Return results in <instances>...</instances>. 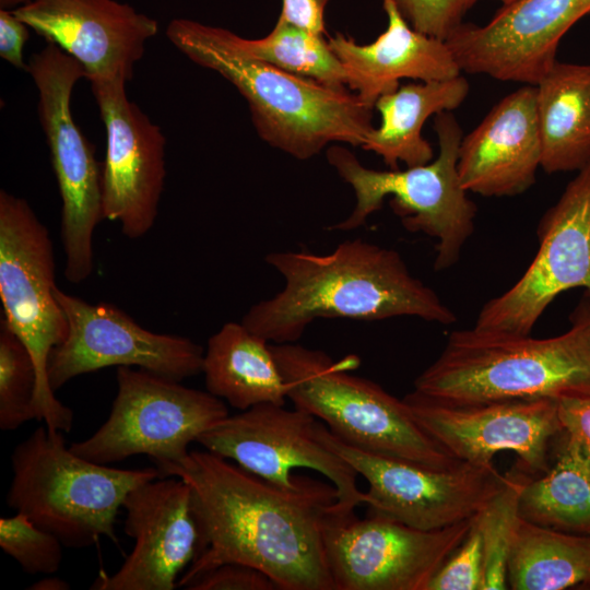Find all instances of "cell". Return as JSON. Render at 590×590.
Instances as JSON below:
<instances>
[{
  "label": "cell",
  "instance_id": "1",
  "mask_svg": "<svg viewBox=\"0 0 590 590\" xmlns=\"http://www.w3.org/2000/svg\"><path fill=\"white\" fill-rule=\"evenodd\" d=\"M158 472L189 485L199 529L197 555L177 586L237 563L261 570L279 590H334L323 544L338 502L330 482L297 474L292 486L278 485L208 450Z\"/></svg>",
  "mask_w": 590,
  "mask_h": 590
},
{
  "label": "cell",
  "instance_id": "2",
  "mask_svg": "<svg viewBox=\"0 0 590 590\" xmlns=\"http://www.w3.org/2000/svg\"><path fill=\"white\" fill-rule=\"evenodd\" d=\"M266 262L283 276L284 287L252 305L241 323L274 344L295 343L318 318L457 321L438 295L412 275L398 251L361 238L344 240L327 255L273 251Z\"/></svg>",
  "mask_w": 590,
  "mask_h": 590
},
{
  "label": "cell",
  "instance_id": "3",
  "mask_svg": "<svg viewBox=\"0 0 590 590\" xmlns=\"http://www.w3.org/2000/svg\"><path fill=\"white\" fill-rule=\"evenodd\" d=\"M233 32L174 19L168 40L187 58L233 84L246 99L259 137L298 160L328 144L363 145L374 107L347 88L338 90L253 59L238 49Z\"/></svg>",
  "mask_w": 590,
  "mask_h": 590
},
{
  "label": "cell",
  "instance_id": "4",
  "mask_svg": "<svg viewBox=\"0 0 590 590\" xmlns=\"http://www.w3.org/2000/svg\"><path fill=\"white\" fill-rule=\"evenodd\" d=\"M414 390L459 404L589 396L590 294L573 312L569 330L553 338L476 327L452 331Z\"/></svg>",
  "mask_w": 590,
  "mask_h": 590
},
{
  "label": "cell",
  "instance_id": "5",
  "mask_svg": "<svg viewBox=\"0 0 590 590\" xmlns=\"http://www.w3.org/2000/svg\"><path fill=\"white\" fill-rule=\"evenodd\" d=\"M287 386V399L321 421L342 441L367 452L448 469L461 461L415 421L404 400L350 375L357 357L341 362L296 343L271 344Z\"/></svg>",
  "mask_w": 590,
  "mask_h": 590
},
{
  "label": "cell",
  "instance_id": "6",
  "mask_svg": "<svg viewBox=\"0 0 590 590\" xmlns=\"http://www.w3.org/2000/svg\"><path fill=\"white\" fill-rule=\"evenodd\" d=\"M11 467L9 507L73 548L103 536L116 542V517L126 496L161 476L156 467L126 470L86 460L66 446L61 430L46 425L15 446Z\"/></svg>",
  "mask_w": 590,
  "mask_h": 590
},
{
  "label": "cell",
  "instance_id": "7",
  "mask_svg": "<svg viewBox=\"0 0 590 590\" xmlns=\"http://www.w3.org/2000/svg\"><path fill=\"white\" fill-rule=\"evenodd\" d=\"M434 131L438 138V156L427 164L405 169H370L349 149L329 146L327 160L352 187L356 203L347 219L328 228L351 231L365 225L369 215L390 197L391 209L408 231L437 239L434 269L441 271L456 264L474 232L477 209L458 174L462 139L458 120L450 111L437 114Z\"/></svg>",
  "mask_w": 590,
  "mask_h": 590
},
{
  "label": "cell",
  "instance_id": "8",
  "mask_svg": "<svg viewBox=\"0 0 590 590\" xmlns=\"http://www.w3.org/2000/svg\"><path fill=\"white\" fill-rule=\"evenodd\" d=\"M55 257L49 231L23 198L0 191V299L7 327L22 341L37 371L36 420L70 432L73 411L61 403L47 374L52 350L68 321L55 291Z\"/></svg>",
  "mask_w": 590,
  "mask_h": 590
},
{
  "label": "cell",
  "instance_id": "9",
  "mask_svg": "<svg viewBox=\"0 0 590 590\" xmlns=\"http://www.w3.org/2000/svg\"><path fill=\"white\" fill-rule=\"evenodd\" d=\"M117 394L107 420L70 449L109 465L145 455L156 469L182 461L191 442L228 416L222 399L209 391L128 366L117 367Z\"/></svg>",
  "mask_w": 590,
  "mask_h": 590
},
{
  "label": "cell",
  "instance_id": "10",
  "mask_svg": "<svg viewBox=\"0 0 590 590\" xmlns=\"http://www.w3.org/2000/svg\"><path fill=\"white\" fill-rule=\"evenodd\" d=\"M26 72L37 88L38 119L62 201L63 274L69 282L81 283L94 270L93 236L104 220L102 164L75 125L70 106L73 87L86 73L74 58L49 42L31 56Z\"/></svg>",
  "mask_w": 590,
  "mask_h": 590
},
{
  "label": "cell",
  "instance_id": "11",
  "mask_svg": "<svg viewBox=\"0 0 590 590\" xmlns=\"http://www.w3.org/2000/svg\"><path fill=\"white\" fill-rule=\"evenodd\" d=\"M323 423L309 413L263 403L226 416L197 440L205 450L274 484L292 486L296 469L322 474L337 489L339 511L364 504L357 472L322 437Z\"/></svg>",
  "mask_w": 590,
  "mask_h": 590
},
{
  "label": "cell",
  "instance_id": "12",
  "mask_svg": "<svg viewBox=\"0 0 590 590\" xmlns=\"http://www.w3.org/2000/svg\"><path fill=\"white\" fill-rule=\"evenodd\" d=\"M472 518L436 530L353 511L330 512L323 544L334 590H426L461 544Z\"/></svg>",
  "mask_w": 590,
  "mask_h": 590
},
{
  "label": "cell",
  "instance_id": "13",
  "mask_svg": "<svg viewBox=\"0 0 590 590\" xmlns=\"http://www.w3.org/2000/svg\"><path fill=\"white\" fill-rule=\"evenodd\" d=\"M324 440L368 483L369 515L421 530L449 527L476 516L503 489L506 474L491 464L460 462L434 469L357 449L322 425Z\"/></svg>",
  "mask_w": 590,
  "mask_h": 590
},
{
  "label": "cell",
  "instance_id": "14",
  "mask_svg": "<svg viewBox=\"0 0 590 590\" xmlns=\"http://www.w3.org/2000/svg\"><path fill=\"white\" fill-rule=\"evenodd\" d=\"M55 294L68 332L48 359L54 391L80 375L111 366L138 367L177 381L202 373L204 350L192 340L152 332L110 304H91L58 286Z\"/></svg>",
  "mask_w": 590,
  "mask_h": 590
},
{
  "label": "cell",
  "instance_id": "15",
  "mask_svg": "<svg viewBox=\"0 0 590 590\" xmlns=\"http://www.w3.org/2000/svg\"><path fill=\"white\" fill-rule=\"evenodd\" d=\"M538 236L540 247L526 272L482 307L474 327L529 335L557 295L575 287L590 294V162L544 213Z\"/></svg>",
  "mask_w": 590,
  "mask_h": 590
},
{
  "label": "cell",
  "instance_id": "16",
  "mask_svg": "<svg viewBox=\"0 0 590 590\" xmlns=\"http://www.w3.org/2000/svg\"><path fill=\"white\" fill-rule=\"evenodd\" d=\"M403 400L418 425L461 462L491 464L497 452L510 450L526 472L543 474L550 442L563 433L552 398L459 404L413 390Z\"/></svg>",
  "mask_w": 590,
  "mask_h": 590
},
{
  "label": "cell",
  "instance_id": "17",
  "mask_svg": "<svg viewBox=\"0 0 590 590\" xmlns=\"http://www.w3.org/2000/svg\"><path fill=\"white\" fill-rule=\"evenodd\" d=\"M123 76L91 81L106 130L102 163L104 220L119 222L131 239L154 226L164 189L165 144L161 128L132 103Z\"/></svg>",
  "mask_w": 590,
  "mask_h": 590
},
{
  "label": "cell",
  "instance_id": "18",
  "mask_svg": "<svg viewBox=\"0 0 590 590\" xmlns=\"http://www.w3.org/2000/svg\"><path fill=\"white\" fill-rule=\"evenodd\" d=\"M590 13V0H516L485 25L461 23L446 39L461 72L536 85L560 39Z\"/></svg>",
  "mask_w": 590,
  "mask_h": 590
},
{
  "label": "cell",
  "instance_id": "19",
  "mask_svg": "<svg viewBox=\"0 0 590 590\" xmlns=\"http://www.w3.org/2000/svg\"><path fill=\"white\" fill-rule=\"evenodd\" d=\"M122 508L123 530L134 546L115 574H101L91 589L173 590L199 546L189 485L178 476H160L134 487Z\"/></svg>",
  "mask_w": 590,
  "mask_h": 590
},
{
  "label": "cell",
  "instance_id": "20",
  "mask_svg": "<svg viewBox=\"0 0 590 590\" xmlns=\"http://www.w3.org/2000/svg\"><path fill=\"white\" fill-rule=\"evenodd\" d=\"M13 13L74 58L91 82L132 78L157 21L116 0H31Z\"/></svg>",
  "mask_w": 590,
  "mask_h": 590
},
{
  "label": "cell",
  "instance_id": "21",
  "mask_svg": "<svg viewBox=\"0 0 590 590\" xmlns=\"http://www.w3.org/2000/svg\"><path fill=\"white\" fill-rule=\"evenodd\" d=\"M536 86L500 99L459 146L458 174L468 192L511 197L528 190L541 167Z\"/></svg>",
  "mask_w": 590,
  "mask_h": 590
},
{
  "label": "cell",
  "instance_id": "22",
  "mask_svg": "<svg viewBox=\"0 0 590 590\" xmlns=\"http://www.w3.org/2000/svg\"><path fill=\"white\" fill-rule=\"evenodd\" d=\"M382 8L388 25L373 43L359 45L340 32L328 38L344 68L350 91L374 107L381 95L394 92L402 79L428 82L461 74L446 40L413 30L391 0H382Z\"/></svg>",
  "mask_w": 590,
  "mask_h": 590
},
{
  "label": "cell",
  "instance_id": "23",
  "mask_svg": "<svg viewBox=\"0 0 590 590\" xmlns=\"http://www.w3.org/2000/svg\"><path fill=\"white\" fill-rule=\"evenodd\" d=\"M469 88L468 80L460 74L400 85L394 92L381 95L374 105L380 114V125L369 131L362 148L379 155L390 169H398L400 162L406 167L429 163L434 151L422 137L425 121L458 108Z\"/></svg>",
  "mask_w": 590,
  "mask_h": 590
},
{
  "label": "cell",
  "instance_id": "24",
  "mask_svg": "<svg viewBox=\"0 0 590 590\" xmlns=\"http://www.w3.org/2000/svg\"><path fill=\"white\" fill-rule=\"evenodd\" d=\"M202 373L206 391L239 411L288 400L271 344L241 322H226L209 339Z\"/></svg>",
  "mask_w": 590,
  "mask_h": 590
},
{
  "label": "cell",
  "instance_id": "25",
  "mask_svg": "<svg viewBox=\"0 0 590 590\" xmlns=\"http://www.w3.org/2000/svg\"><path fill=\"white\" fill-rule=\"evenodd\" d=\"M535 86L541 167L578 172L590 162V64L557 60Z\"/></svg>",
  "mask_w": 590,
  "mask_h": 590
},
{
  "label": "cell",
  "instance_id": "26",
  "mask_svg": "<svg viewBox=\"0 0 590 590\" xmlns=\"http://www.w3.org/2000/svg\"><path fill=\"white\" fill-rule=\"evenodd\" d=\"M508 589L562 590L590 583V534L564 532L519 517L507 563Z\"/></svg>",
  "mask_w": 590,
  "mask_h": 590
},
{
  "label": "cell",
  "instance_id": "27",
  "mask_svg": "<svg viewBox=\"0 0 590 590\" xmlns=\"http://www.w3.org/2000/svg\"><path fill=\"white\" fill-rule=\"evenodd\" d=\"M518 511L538 526L590 534V462L575 440L566 436L552 468L529 479Z\"/></svg>",
  "mask_w": 590,
  "mask_h": 590
},
{
  "label": "cell",
  "instance_id": "28",
  "mask_svg": "<svg viewBox=\"0 0 590 590\" xmlns=\"http://www.w3.org/2000/svg\"><path fill=\"white\" fill-rule=\"evenodd\" d=\"M233 42L245 55L323 85L344 90V68L323 35L278 19L263 38L247 39L232 34Z\"/></svg>",
  "mask_w": 590,
  "mask_h": 590
},
{
  "label": "cell",
  "instance_id": "29",
  "mask_svg": "<svg viewBox=\"0 0 590 590\" xmlns=\"http://www.w3.org/2000/svg\"><path fill=\"white\" fill-rule=\"evenodd\" d=\"M533 476L519 464L506 473L503 489L476 516L484 551V590H505L507 563L519 519V497Z\"/></svg>",
  "mask_w": 590,
  "mask_h": 590
},
{
  "label": "cell",
  "instance_id": "30",
  "mask_svg": "<svg viewBox=\"0 0 590 590\" xmlns=\"http://www.w3.org/2000/svg\"><path fill=\"white\" fill-rule=\"evenodd\" d=\"M37 371L22 341L0 322V428L15 430L36 420Z\"/></svg>",
  "mask_w": 590,
  "mask_h": 590
},
{
  "label": "cell",
  "instance_id": "31",
  "mask_svg": "<svg viewBox=\"0 0 590 590\" xmlns=\"http://www.w3.org/2000/svg\"><path fill=\"white\" fill-rule=\"evenodd\" d=\"M62 545L58 536L24 514L0 519V546L27 574L56 573L62 562Z\"/></svg>",
  "mask_w": 590,
  "mask_h": 590
},
{
  "label": "cell",
  "instance_id": "32",
  "mask_svg": "<svg viewBox=\"0 0 590 590\" xmlns=\"http://www.w3.org/2000/svg\"><path fill=\"white\" fill-rule=\"evenodd\" d=\"M426 590H484V551L475 516L468 534L433 576Z\"/></svg>",
  "mask_w": 590,
  "mask_h": 590
},
{
  "label": "cell",
  "instance_id": "33",
  "mask_svg": "<svg viewBox=\"0 0 590 590\" xmlns=\"http://www.w3.org/2000/svg\"><path fill=\"white\" fill-rule=\"evenodd\" d=\"M409 25L425 35L446 40L461 24L468 0H391Z\"/></svg>",
  "mask_w": 590,
  "mask_h": 590
},
{
  "label": "cell",
  "instance_id": "34",
  "mask_svg": "<svg viewBox=\"0 0 590 590\" xmlns=\"http://www.w3.org/2000/svg\"><path fill=\"white\" fill-rule=\"evenodd\" d=\"M188 590H279L261 570L237 563L220 565L196 578Z\"/></svg>",
  "mask_w": 590,
  "mask_h": 590
},
{
  "label": "cell",
  "instance_id": "35",
  "mask_svg": "<svg viewBox=\"0 0 590 590\" xmlns=\"http://www.w3.org/2000/svg\"><path fill=\"white\" fill-rule=\"evenodd\" d=\"M563 433L575 440L590 462V394L557 399Z\"/></svg>",
  "mask_w": 590,
  "mask_h": 590
},
{
  "label": "cell",
  "instance_id": "36",
  "mask_svg": "<svg viewBox=\"0 0 590 590\" xmlns=\"http://www.w3.org/2000/svg\"><path fill=\"white\" fill-rule=\"evenodd\" d=\"M30 27L12 10L0 9V57L16 69L26 71L23 49Z\"/></svg>",
  "mask_w": 590,
  "mask_h": 590
},
{
  "label": "cell",
  "instance_id": "37",
  "mask_svg": "<svg viewBox=\"0 0 590 590\" xmlns=\"http://www.w3.org/2000/svg\"><path fill=\"white\" fill-rule=\"evenodd\" d=\"M329 0H282L280 17L315 34L324 35V9Z\"/></svg>",
  "mask_w": 590,
  "mask_h": 590
},
{
  "label": "cell",
  "instance_id": "38",
  "mask_svg": "<svg viewBox=\"0 0 590 590\" xmlns=\"http://www.w3.org/2000/svg\"><path fill=\"white\" fill-rule=\"evenodd\" d=\"M30 590H68L70 585L59 577H45L28 587Z\"/></svg>",
  "mask_w": 590,
  "mask_h": 590
},
{
  "label": "cell",
  "instance_id": "39",
  "mask_svg": "<svg viewBox=\"0 0 590 590\" xmlns=\"http://www.w3.org/2000/svg\"><path fill=\"white\" fill-rule=\"evenodd\" d=\"M30 1L31 0H0V9L14 10Z\"/></svg>",
  "mask_w": 590,
  "mask_h": 590
},
{
  "label": "cell",
  "instance_id": "40",
  "mask_svg": "<svg viewBox=\"0 0 590 590\" xmlns=\"http://www.w3.org/2000/svg\"><path fill=\"white\" fill-rule=\"evenodd\" d=\"M504 4H509L516 0H500ZM476 2V0H468V5L469 8H471L474 3Z\"/></svg>",
  "mask_w": 590,
  "mask_h": 590
},
{
  "label": "cell",
  "instance_id": "41",
  "mask_svg": "<svg viewBox=\"0 0 590 590\" xmlns=\"http://www.w3.org/2000/svg\"><path fill=\"white\" fill-rule=\"evenodd\" d=\"M588 586H590V583H589ZM589 588H590V587H589Z\"/></svg>",
  "mask_w": 590,
  "mask_h": 590
}]
</instances>
